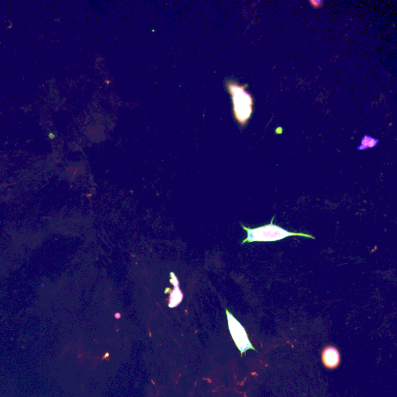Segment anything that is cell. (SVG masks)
<instances>
[{"instance_id":"obj_4","label":"cell","mask_w":397,"mask_h":397,"mask_svg":"<svg viewBox=\"0 0 397 397\" xmlns=\"http://www.w3.org/2000/svg\"><path fill=\"white\" fill-rule=\"evenodd\" d=\"M322 362L326 368L330 369H336L340 362V355L339 350L333 346H327L322 351Z\"/></svg>"},{"instance_id":"obj_6","label":"cell","mask_w":397,"mask_h":397,"mask_svg":"<svg viewBox=\"0 0 397 397\" xmlns=\"http://www.w3.org/2000/svg\"><path fill=\"white\" fill-rule=\"evenodd\" d=\"M311 4L313 7H319L322 4L320 1H311Z\"/></svg>"},{"instance_id":"obj_1","label":"cell","mask_w":397,"mask_h":397,"mask_svg":"<svg viewBox=\"0 0 397 397\" xmlns=\"http://www.w3.org/2000/svg\"><path fill=\"white\" fill-rule=\"evenodd\" d=\"M274 217H272L269 225L265 226L259 227L252 228L246 227L244 225H241L242 227L247 231L246 238L242 241V245L245 243L252 242H272V241H281L285 239L286 237H292V236H300V237H307L314 239V237L310 235V234H304V233H293L285 230L281 227L278 225H273Z\"/></svg>"},{"instance_id":"obj_3","label":"cell","mask_w":397,"mask_h":397,"mask_svg":"<svg viewBox=\"0 0 397 397\" xmlns=\"http://www.w3.org/2000/svg\"><path fill=\"white\" fill-rule=\"evenodd\" d=\"M227 317L228 327L230 331V335L234 340L237 348L241 351V355L245 354L248 350H254L250 340L248 339V334L245 328L241 325L237 319L232 315L231 312L226 310Z\"/></svg>"},{"instance_id":"obj_5","label":"cell","mask_w":397,"mask_h":397,"mask_svg":"<svg viewBox=\"0 0 397 397\" xmlns=\"http://www.w3.org/2000/svg\"><path fill=\"white\" fill-rule=\"evenodd\" d=\"M170 276H171L170 282H171L172 285L175 287V289L171 292V295H170V304H169V306H170V307H171V308H174V307L178 306V304H180L181 302H182V299H183V294H182V291L179 289L178 280H177V278L175 277V275L174 274L173 272H171Z\"/></svg>"},{"instance_id":"obj_2","label":"cell","mask_w":397,"mask_h":397,"mask_svg":"<svg viewBox=\"0 0 397 397\" xmlns=\"http://www.w3.org/2000/svg\"><path fill=\"white\" fill-rule=\"evenodd\" d=\"M228 88L231 94L234 103V116L237 121L245 125L252 113L253 101L252 97L245 90L244 87L240 86L235 83H229Z\"/></svg>"}]
</instances>
